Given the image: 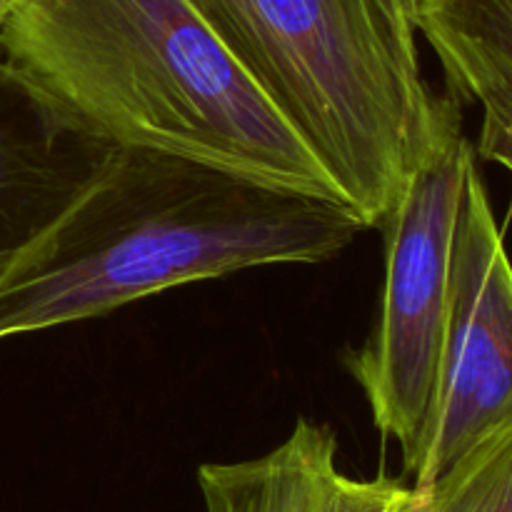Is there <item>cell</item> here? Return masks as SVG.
Here are the masks:
<instances>
[{"mask_svg":"<svg viewBox=\"0 0 512 512\" xmlns=\"http://www.w3.org/2000/svg\"><path fill=\"white\" fill-rule=\"evenodd\" d=\"M363 230L340 200L118 145L0 283V340L260 265L323 263Z\"/></svg>","mask_w":512,"mask_h":512,"instance_id":"6da1fadb","label":"cell"},{"mask_svg":"<svg viewBox=\"0 0 512 512\" xmlns=\"http://www.w3.org/2000/svg\"><path fill=\"white\" fill-rule=\"evenodd\" d=\"M510 418L512 263L475 163L460 205L438 390L413 488L435 483Z\"/></svg>","mask_w":512,"mask_h":512,"instance_id":"5b68a950","label":"cell"},{"mask_svg":"<svg viewBox=\"0 0 512 512\" xmlns=\"http://www.w3.org/2000/svg\"><path fill=\"white\" fill-rule=\"evenodd\" d=\"M115 148L0 58V283Z\"/></svg>","mask_w":512,"mask_h":512,"instance_id":"8992f818","label":"cell"},{"mask_svg":"<svg viewBox=\"0 0 512 512\" xmlns=\"http://www.w3.org/2000/svg\"><path fill=\"white\" fill-rule=\"evenodd\" d=\"M410 512H512V418L435 483L415 488Z\"/></svg>","mask_w":512,"mask_h":512,"instance_id":"9c48e42d","label":"cell"},{"mask_svg":"<svg viewBox=\"0 0 512 512\" xmlns=\"http://www.w3.org/2000/svg\"><path fill=\"white\" fill-rule=\"evenodd\" d=\"M418 33L450 95L480 108L475 155L512 173V0H420Z\"/></svg>","mask_w":512,"mask_h":512,"instance_id":"52a82bcc","label":"cell"},{"mask_svg":"<svg viewBox=\"0 0 512 512\" xmlns=\"http://www.w3.org/2000/svg\"><path fill=\"white\" fill-rule=\"evenodd\" d=\"M415 488L395 478L355 480L340 473L330 475L315 512H410Z\"/></svg>","mask_w":512,"mask_h":512,"instance_id":"30bf717a","label":"cell"},{"mask_svg":"<svg viewBox=\"0 0 512 512\" xmlns=\"http://www.w3.org/2000/svg\"><path fill=\"white\" fill-rule=\"evenodd\" d=\"M338 470V438L328 425L300 418L270 453L240 463L200 465L205 512H315Z\"/></svg>","mask_w":512,"mask_h":512,"instance_id":"ba28073f","label":"cell"},{"mask_svg":"<svg viewBox=\"0 0 512 512\" xmlns=\"http://www.w3.org/2000/svg\"><path fill=\"white\" fill-rule=\"evenodd\" d=\"M383 228L460 100L430 93L420 0H188Z\"/></svg>","mask_w":512,"mask_h":512,"instance_id":"3957f363","label":"cell"},{"mask_svg":"<svg viewBox=\"0 0 512 512\" xmlns=\"http://www.w3.org/2000/svg\"><path fill=\"white\" fill-rule=\"evenodd\" d=\"M15 0H0V25L5 23V18L10 15V10H13Z\"/></svg>","mask_w":512,"mask_h":512,"instance_id":"8fae6325","label":"cell"},{"mask_svg":"<svg viewBox=\"0 0 512 512\" xmlns=\"http://www.w3.org/2000/svg\"><path fill=\"white\" fill-rule=\"evenodd\" d=\"M3 58L120 148H153L350 205L188 0H15Z\"/></svg>","mask_w":512,"mask_h":512,"instance_id":"7a4b0ae2","label":"cell"},{"mask_svg":"<svg viewBox=\"0 0 512 512\" xmlns=\"http://www.w3.org/2000/svg\"><path fill=\"white\" fill-rule=\"evenodd\" d=\"M475 158L460 108H455L380 228L385 285L378 325L368 343L348 358L375 428L400 445L408 475L418 463L438 390L455 233Z\"/></svg>","mask_w":512,"mask_h":512,"instance_id":"277c9868","label":"cell"}]
</instances>
